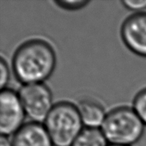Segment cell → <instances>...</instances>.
<instances>
[{"instance_id":"6da1fadb","label":"cell","mask_w":146,"mask_h":146,"mask_svg":"<svg viewBox=\"0 0 146 146\" xmlns=\"http://www.w3.org/2000/svg\"><path fill=\"white\" fill-rule=\"evenodd\" d=\"M57 57L54 48L42 38H31L14 52L12 67L17 80L24 85L43 83L54 72Z\"/></svg>"},{"instance_id":"7a4b0ae2","label":"cell","mask_w":146,"mask_h":146,"mask_svg":"<svg viewBox=\"0 0 146 146\" xmlns=\"http://www.w3.org/2000/svg\"><path fill=\"white\" fill-rule=\"evenodd\" d=\"M145 124L133 108L120 106L108 111L102 131L111 145L130 146L142 137Z\"/></svg>"},{"instance_id":"3957f363","label":"cell","mask_w":146,"mask_h":146,"mask_svg":"<svg viewBox=\"0 0 146 146\" xmlns=\"http://www.w3.org/2000/svg\"><path fill=\"white\" fill-rule=\"evenodd\" d=\"M84 126L77 105L68 102L54 104L44 127L54 146H72Z\"/></svg>"},{"instance_id":"277c9868","label":"cell","mask_w":146,"mask_h":146,"mask_svg":"<svg viewBox=\"0 0 146 146\" xmlns=\"http://www.w3.org/2000/svg\"><path fill=\"white\" fill-rule=\"evenodd\" d=\"M18 94L26 115L32 122H44L54 106L49 87L44 83L27 84L21 88Z\"/></svg>"},{"instance_id":"5b68a950","label":"cell","mask_w":146,"mask_h":146,"mask_svg":"<svg viewBox=\"0 0 146 146\" xmlns=\"http://www.w3.org/2000/svg\"><path fill=\"white\" fill-rule=\"evenodd\" d=\"M26 113L19 94L13 90L0 93V132L2 136L13 135L23 127Z\"/></svg>"},{"instance_id":"8992f818","label":"cell","mask_w":146,"mask_h":146,"mask_svg":"<svg viewBox=\"0 0 146 146\" xmlns=\"http://www.w3.org/2000/svg\"><path fill=\"white\" fill-rule=\"evenodd\" d=\"M120 34L125 46L131 52L146 57V12L128 17L121 26Z\"/></svg>"},{"instance_id":"52a82bcc","label":"cell","mask_w":146,"mask_h":146,"mask_svg":"<svg viewBox=\"0 0 146 146\" xmlns=\"http://www.w3.org/2000/svg\"><path fill=\"white\" fill-rule=\"evenodd\" d=\"M11 143L12 146H54L44 125L32 121L13 134Z\"/></svg>"},{"instance_id":"ba28073f","label":"cell","mask_w":146,"mask_h":146,"mask_svg":"<svg viewBox=\"0 0 146 146\" xmlns=\"http://www.w3.org/2000/svg\"><path fill=\"white\" fill-rule=\"evenodd\" d=\"M77 108L84 126L87 128L102 127L107 113L100 102L92 99H83L79 102Z\"/></svg>"},{"instance_id":"9c48e42d","label":"cell","mask_w":146,"mask_h":146,"mask_svg":"<svg viewBox=\"0 0 146 146\" xmlns=\"http://www.w3.org/2000/svg\"><path fill=\"white\" fill-rule=\"evenodd\" d=\"M72 146H108V141L98 128H84Z\"/></svg>"},{"instance_id":"30bf717a","label":"cell","mask_w":146,"mask_h":146,"mask_svg":"<svg viewBox=\"0 0 146 146\" xmlns=\"http://www.w3.org/2000/svg\"><path fill=\"white\" fill-rule=\"evenodd\" d=\"M133 108L146 126V88L140 90L136 94L133 99Z\"/></svg>"},{"instance_id":"8fae6325","label":"cell","mask_w":146,"mask_h":146,"mask_svg":"<svg viewBox=\"0 0 146 146\" xmlns=\"http://www.w3.org/2000/svg\"><path fill=\"white\" fill-rule=\"evenodd\" d=\"M53 3L64 10L76 11L86 7L90 2L87 0H56Z\"/></svg>"},{"instance_id":"7c38bea8","label":"cell","mask_w":146,"mask_h":146,"mask_svg":"<svg viewBox=\"0 0 146 146\" xmlns=\"http://www.w3.org/2000/svg\"><path fill=\"white\" fill-rule=\"evenodd\" d=\"M10 73L7 62L3 57L0 59V87L1 90L7 88V85L9 83Z\"/></svg>"},{"instance_id":"4fadbf2b","label":"cell","mask_w":146,"mask_h":146,"mask_svg":"<svg viewBox=\"0 0 146 146\" xmlns=\"http://www.w3.org/2000/svg\"><path fill=\"white\" fill-rule=\"evenodd\" d=\"M121 3L129 10L141 13L146 9V0H123Z\"/></svg>"},{"instance_id":"5bb4252c","label":"cell","mask_w":146,"mask_h":146,"mask_svg":"<svg viewBox=\"0 0 146 146\" xmlns=\"http://www.w3.org/2000/svg\"><path fill=\"white\" fill-rule=\"evenodd\" d=\"M0 146H12V143L10 142L7 137L2 136L0 138Z\"/></svg>"},{"instance_id":"9a60e30c","label":"cell","mask_w":146,"mask_h":146,"mask_svg":"<svg viewBox=\"0 0 146 146\" xmlns=\"http://www.w3.org/2000/svg\"><path fill=\"white\" fill-rule=\"evenodd\" d=\"M108 146H124V145H110Z\"/></svg>"}]
</instances>
